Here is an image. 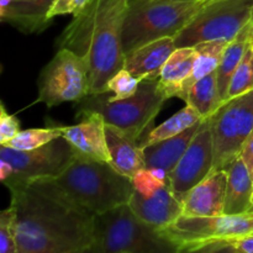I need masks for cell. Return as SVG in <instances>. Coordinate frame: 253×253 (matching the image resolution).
I'll use <instances>...</instances> for the list:
<instances>
[{
    "instance_id": "cell-18",
    "label": "cell",
    "mask_w": 253,
    "mask_h": 253,
    "mask_svg": "<svg viewBox=\"0 0 253 253\" xmlns=\"http://www.w3.org/2000/svg\"><path fill=\"white\" fill-rule=\"evenodd\" d=\"M105 136L110 165L119 173L132 179L140 170L146 168L142 148L138 146L137 141L109 124H105Z\"/></svg>"
},
{
    "instance_id": "cell-6",
    "label": "cell",
    "mask_w": 253,
    "mask_h": 253,
    "mask_svg": "<svg viewBox=\"0 0 253 253\" xmlns=\"http://www.w3.org/2000/svg\"><path fill=\"white\" fill-rule=\"evenodd\" d=\"M167 100L158 86V78L143 79L130 98L111 100L110 93L90 94L77 103V108L78 113L100 114L105 124L120 128L138 142Z\"/></svg>"
},
{
    "instance_id": "cell-39",
    "label": "cell",
    "mask_w": 253,
    "mask_h": 253,
    "mask_svg": "<svg viewBox=\"0 0 253 253\" xmlns=\"http://www.w3.org/2000/svg\"><path fill=\"white\" fill-rule=\"evenodd\" d=\"M133 1H136V0H128V4H130V2H133Z\"/></svg>"
},
{
    "instance_id": "cell-8",
    "label": "cell",
    "mask_w": 253,
    "mask_h": 253,
    "mask_svg": "<svg viewBox=\"0 0 253 253\" xmlns=\"http://www.w3.org/2000/svg\"><path fill=\"white\" fill-rule=\"evenodd\" d=\"M76 156L74 148L63 136L30 151L0 145V175L4 184L56 178L66 170Z\"/></svg>"
},
{
    "instance_id": "cell-35",
    "label": "cell",
    "mask_w": 253,
    "mask_h": 253,
    "mask_svg": "<svg viewBox=\"0 0 253 253\" xmlns=\"http://www.w3.org/2000/svg\"><path fill=\"white\" fill-rule=\"evenodd\" d=\"M69 253H100V251H99L98 247L95 246V244H93V245H90V246L85 247V249L77 250V251L69 252Z\"/></svg>"
},
{
    "instance_id": "cell-16",
    "label": "cell",
    "mask_w": 253,
    "mask_h": 253,
    "mask_svg": "<svg viewBox=\"0 0 253 253\" xmlns=\"http://www.w3.org/2000/svg\"><path fill=\"white\" fill-rule=\"evenodd\" d=\"M175 48L174 37H163L138 46L125 53L124 69L141 81L156 79Z\"/></svg>"
},
{
    "instance_id": "cell-21",
    "label": "cell",
    "mask_w": 253,
    "mask_h": 253,
    "mask_svg": "<svg viewBox=\"0 0 253 253\" xmlns=\"http://www.w3.org/2000/svg\"><path fill=\"white\" fill-rule=\"evenodd\" d=\"M197 58V48L178 47L163 66L158 77V86L161 91L169 98H179L183 84L190 76Z\"/></svg>"
},
{
    "instance_id": "cell-1",
    "label": "cell",
    "mask_w": 253,
    "mask_h": 253,
    "mask_svg": "<svg viewBox=\"0 0 253 253\" xmlns=\"http://www.w3.org/2000/svg\"><path fill=\"white\" fill-rule=\"evenodd\" d=\"M5 185L19 253H69L94 244L96 215L69 199L52 178Z\"/></svg>"
},
{
    "instance_id": "cell-24",
    "label": "cell",
    "mask_w": 253,
    "mask_h": 253,
    "mask_svg": "<svg viewBox=\"0 0 253 253\" xmlns=\"http://www.w3.org/2000/svg\"><path fill=\"white\" fill-rule=\"evenodd\" d=\"M229 42L230 41H208L195 44L194 47L197 48V58H195L192 73L188 77L185 83L183 84L182 91H180L179 95L182 100H187L190 88L199 79L204 78L205 76L216 71L220 61H221L225 47L227 46Z\"/></svg>"
},
{
    "instance_id": "cell-31",
    "label": "cell",
    "mask_w": 253,
    "mask_h": 253,
    "mask_svg": "<svg viewBox=\"0 0 253 253\" xmlns=\"http://www.w3.org/2000/svg\"><path fill=\"white\" fill-rule=\"evenodd\" d=\"M20 132V123L16 116L10 115L4 104L0 105V145L9 142Z\"/></svg>"
},
{
    "instance_id": "cell-15",
    "label": "cell",
    "mask_w": 253,
    "mask_h": 253,
    "mask_svg": "<svg viewBox=\"0 0 253 253\" xmlns=\"http://www.w3.org/2000/svg\"><path fill=\"white\" fill-rule=\"evenodd\" d=\"M227 188V170L211 172L195 185L183 199L185 216H219L224 215Z\"/></svg>"
},
{
    "instance_id": "cell-38",
    "label": "cell",
    "mask_w": 253,
    "mask_h": 253,
    "mask_svg": "<svg viewBox=\"0 0 253 253\" xmlns=\"http://www.w3.org/2000/svg\"><path fill=\"white\" fill-rule=\"evenodd\" d=\"M251 25H252V27H253V15H252V19H251Z\"/></svg>"
},
{
    "instance_id": "cell-5",
    "label": "cell",
    "mask_w": 253,
    "mask_h": 253,
    "mask_svg": "<svg viewBox=\"0 0 253 253\" xmlns=\"http://www.w3.org/2000/svg\"><path fill=\"white\" fill-rule=\"evenodd\" d=\"M95 246L100 253H179L180 245L141 221L127 204L96 215Z\"/></svg>"
},
{
    "instance_id": "cell-2",
    "label": "cell",
    "mask_w": 253,
    "mask_h": 253,
    "mask_svg": "<svg viewBox=\"0 0 253 253\" xmlns=\"http://www.w3.org/2000/svg\"><path fill=\"white\" fill-rule=\"evenodd\" d=\"M127 9L128 0H90L59 35L58 48L71 49L88 63L90 94L106 93L108 82L124 68Z\"/></svg>"
},
{
    "instance_id": "cell-28",
    "label": "cell",
    "mask_w": 253,
    "mask_h": 253,
    "mask_svg": "<svg viewBox=\"0 0 253 253\" xmlns=\"http://www.w3.org/2000/svg\"><path fill=\"white\" fill-rule=\"evenodd\" d=\"M140 83V78H136L130 72L123 68L108 82L106 93H110L111 100L130 98L137 91Z\"/></svg>"
},
{
    "instance_id": "cell-11",
    "label": "cell",
    "mask_w": 253,
    "mask_h": 253,
    "mask_svg": "<svg viewBox=\"0 0 253 253\" xmlns=\"http://www.w3.org/2000/svg\"><path fill=\"white\" fill-rule=\"evenodd\" d=\"M90 94V76L85 59L73 51L58 48L39 78L37 103L53 108L66 101L79 103Z\"/></svg>"
},
{
    "instance_id": "cell-12",
    "label": "cell",
    "mask_w": 253,
    "mask_h": 253,
    "mask_svg": "<svg viewBox=\"0 0 253 253\" xmlns=\"http://www.w3.org/2000/svg\"><path fill=\"white\" fill-rule=\"evenodd\" d=\"M162 232L179 245L239 239L253 234V211L241 215L219 216L182 215L170 226L162 230Z\"/></svg>"
},
{
    "instance_id": "cell-32",
    "label": "cell",
    "mask_w": 253,
    "mask_h": 253,
    "mask_svg": "<svg viewBox=\"0 0 253 253\" xmlns=\"http://www.w3.org/2000/svg\"><path fill=\"white\" fill-rule=\"evenodd\" d=\"M89 1L90 0H56L48 12V20L51 21L52 19L59 15L71 14L76 16L77 14L85 9Z\"/></svg>"
},
{
    "instance_id": "cell-30",
    "label": "cell",
    "mask_w": 253,
    "mask_h": 253,
    "mask_svg": "<svg viewBox=\"0 0 253 253\" xmlns=\"http://www.w3.org/2000/svg\"><path fill=\"white\" fill-rule=\"evenodd\" d=\"M179 253H240V251L231 240H214L180 245Z\"/></svg>"
},
{
    "instance_id": "cell-19",
    "label": "cell",
    "mask_w": 253,
    "mask_h": 253,
    "mask_svg": "<svg viewBox=\"0 0 253 253\" xmlns=\"http://www.w3.org/2000/svg\"><path fill=\"white\" fill-rule=\"evenodd\" d=\"M202 123L195 124L192 127H189L179 135L174 136V137L167 138V140L160 141V142L143 147L142 153L145 167L161 169L169 174L174 169L175 166L178 165L180 158L183 157L187 148L189 147L190 142L197 135Z\"/></svg>"
},
{
    "instance_id": "cell-41",
    "label": "cell",
    "mask_w": 253,
    "mask_h": 253,
    "mask_svg": "<svg viewBox=\"0 0 253 253\" xmlns=\"http://www.w3.org/2000/svg\"><path fill=\"white\" fill-rule=\"evenodd\" d=\"M252 202H253V197H252Z\"/></svg>"
},
{
    "instance_id": "cell-3",
    "label": "cell",
    "mask_w": 253,
    "mask_h": 253,
    "mask_svg": "<svg viewBox=\"0 0 253 253\" xmlns=\"http://www.w3.org/2000/svg\"><path fill=\"white\" fill-rule=\"evenodd\" d=\"M54 184L73 202L95 215L128 204L133 184L110 163L77 155Z\"/></svg>"
},
{
    "instance_id": "cell-33",
    "label": "cell",
    "mask_w": 253,
    "mask_h": 253,
    "mask_svg": "<svg viewBox=\"0 0 253 253\" xmlns=\"http://www.w3.org/2000/svg\"><path fill=\"white\" fill-rule=\"evenodd\" d=\"M240 157L244 161L245 165L247 166L250 173H251L253 177V131L246 140V142H245L244 147H242L241 152H240Z\"/></svg>"
},
{
    "instance_id": "cell-14",
    "label": "cell",
    "mask_w": 253,
    "mask_h": 253,
    "mask_svg": "<svg viewBox=\"0 0 253 253\" xmlns=\"http://www.w3.org/2000/svg\"><path fill=\"white\" fill-rule=\"evenodd\" d=\"M78 124L63 126V137L71 143L77 155L100 162L110 163L105 136V120L93 111L77 113Z\"/></svg>"
},
{
    "instance_id": "cell-37",
    "label": "cell",
    "mask_w": 253,
    "mask_h": 253,
    "mask_svg": "<svg viewBox=\"0 0 253 253\" xmlns=\"http://www.w3.org/2000/svg\"><path fill=\"white\" fill-rule=\"evenodd\" d=\"M7 1H9V0H1V6H4L5 4H7Z\"/></svg>"
},
{
    "instance_id": "cell-23",
    "label": "cell",
    "mask_w": 253,
    "mask_h": 253,
    "mask_svg": "<svg viewBox=\"0 0 253 253\" xmlns=\"http://www.w3.org/2000/svg\"><path fill=\"white\" fill-rule=\"evenodd\" d=\"M203 120H205V119L193 106L187 104V106H184L182 110L178 111L177 114H174L172 118L166 120L165 123L153 128H148L138 141V146L143 148L146 146L152 145V143L174 137V136L184 132L185 130L192 127L195 124L202 123Z\"/></svg>"
},
{
    "instance_id": "cell-25",
    "label": "cell",
    "mask_w": 253,
    "mask_h": 253,
    "mask_svg": "<svg viewBox=\"0 0 253 253\" xmlns=\"http://www.w3.org/2000/svg\"><path fill=\"white\" fill-rule=\"evenodd\" d=\"M185 104L193 106L204 119L210 118L222 104L217 86V72L199 79L190 88Z\"/></svg>"
},
{
    "instance_id": "cell-34",
    "label": "cell",
    "mask_w": 253,
    "mask_h": 253,
    "mask_svg": "<svg viewBox=\"0 0 253 253\" xmlns=\"http://www.w3.org/2000/svg\"><path fill=\"white\" fill-rule=\"evenodd\" d=\"M240 253H253V234L231 240Z\"/></svg>"
},
{
    "instance_id": "cell-22",
    "label": "cell",
    "mask_w": 253,
    "mask_h": 253,
    "mask_svg": "<svg viewBox=\"0 0 253 253\" xmlns=\"http://www.w3.org/2000/svg\"><path fill=\"white\" fill-rule=\"evenodd\" d=\"M253 44V27L251 21L241 30L239 35L232 41L227 43L222 53L221 61L217 67V86H219L220 98L222 104L227 100L230 82L235 71L241 63L247 48Z\"/></svg>"
},
{
    "instance_id": "cell-4",
    "label": "cell",
    "mask_w": 253,
    "mask_h": 253,
    "mask_svg": "<svg viewBox=\"0 0 253 253\" xmlns=\"http://www.w3.org/2000/svg\"><path fill=\"white\" fill-rule=\"evenodd\" d=\"M208 1L136 0L130 2L123 26L124 52L163 37H175Z\"/></svg>"
},
{
    "instance_id": "cell-40",
    "label": "cell",
    "mask_w": 253,
    "mask_h": 253,
    "mask_svg": "<svg viewBox=\"0 0 253 253\" xmlns=\"http://www.w3.org/2000/svg\"><path fill=\"white\" fill-rule=\"evenodd\" d=\"M252 49H253V44H252Z\"/></svg>"
},
{
    "instance_id": "cell-20",
    "label": "cell",
    "mask_w": 253,
    "mask_h": 253,
    "mask_svg": "<svg viewBox=\"0 0 253 253\" xmlns=\"http://www.w3.org/2000/svg\"><path fill=\"white\" fill-rule=\"evenodd\" d=\"M227 188L224 215H241L253 211V177L241 157L227 168Z\"/></svg>"
},
{
    "instance_id": "cell-36",
    "label": "cell",
    "mask_w": 253,
    "mask_h": 253,
    "mask_svg": "<svg viewBox=\"0 0 253 253\" xmlns=\"http://www.w3.org/2000/svg\"><path fill=\"white\" fill-rule=\"evenodd\" d=\"M162 1H195V0H162Z\"/></svg>"
},
{
    "instance_id": "cell-9",
    "label": "cell",
    "mask_w": 253,
    "mask_h": 253,
    "mask_svg": "<svg viewBox=\"0 0 253 253\" xmlns=\"http://www.w3.org/2000/svg\"><path fill=\"white\" fill-rule=\"evenodd\" d=\"M132 194L128 207L133 214L160 231L183 215V203L174 194L166 172L143 168L132 178Z\"/></svg>"
},
{
    "instance_id": "cell-17",
    "label": "cell",
    "mask_w": 253,
    "mask_h": 253,
    "mask_svg": "<svg viewBox=\"0 0 253 253\" xmlns=\"http://www.w3.org/2000/svg\"><path fill=\"white\" fill-rule=\"evenodd\" d=\"M56 0H9L0 6V16L27 34H39L49 25L48 12Z\"/></svg>"
},
{
    "instance_id": "cell-10",
    "label": "cell",
    "mask_w": 253,
    "mask_h": 253,
    "mask_svg": "<svg viewBox=\"0 0 253 253\" xmlns=\"http://www.w3.org/2000/svg\"><path fill=\"white\" fill-rule=\"evenodd\" d=\"M208 119L214 138L212 172L226 170L253 131V90L226 100Z\"/></svg>"
},
{
    "instance_id": "cell-29",
    "label": "cell",
    "mask_w": 253,
    "mask_h": 253,
    "mask_svg": "<svg viewBox=\"0 0 253 253\" xmlns=\"http://www.w3.org/2000/svg\"><path fill=\"white\" fill-rule=\"evenodd\" d=\"M0 253H19L15 232V212L11 207L0 214Z\"/></svg>"
},
{
    "instance_id": "cell-26",
    "label": "cell",
    "mask_w": 253,
    "mask_h": 253,
    "mask_svg": "<svg viewBox=\"0 0 253 253\" xmlns=\"http://www.w3.org/2000/svg\"><path fill=\"white\" fill-rule=\"evenodd\" d=\"M62 135H63V126L43 128H29V130L20 131L14 138H11L9 142L4 143L1 146L19 151H30L47 145L51 141L62 137Z\"/></svg>"
},
{
    "instance_id": "cell-7",
    "label": "cell",
    "mask_w": 253,
    "mask_h": 253,
    "mask_svg": "<svg viewBox=\"0 0 253 253\" xmlns=\"http://www.w3.org/2000/svg\"><path fill=\"white\" fill-rule=\"evenodd\" d=\"M253 0H209L174 37L175 46L208 41H232L251 21Z\"/></svg>"
},
{
    "instance_id": "cell-13",
    "label": "cell",
    "mask_w": 253,
    "mask_h": 253,
    "mask_svg": "<svg viewBox=\"0 0 253 253\" xmlns=\"http://www.w3.org/2000/svg\"><path fill=\"white\" fill-rule=\"evenodd\" d=\"M214 156L211 124L205 119L183 157L168 174L173 192L182 203L185 195L212 172Z\"/></svg>"
},
{
    "instance_id": "cell-27",
    "label": "cell",
    "mask_w": 253,
    "mask_h": 253,
    "mask_svg": "<svg viewBox=\"0 0 253 253\" xmlns=\"http://www.w3.org/2000/svg\"><path fill=\"white\" fill-rule=\"evenodd\" d=\"M253 90V49L252 44L247 48L241 63L235 71L230 82L227 100Z\"/></svg>"
}]
</instances>
